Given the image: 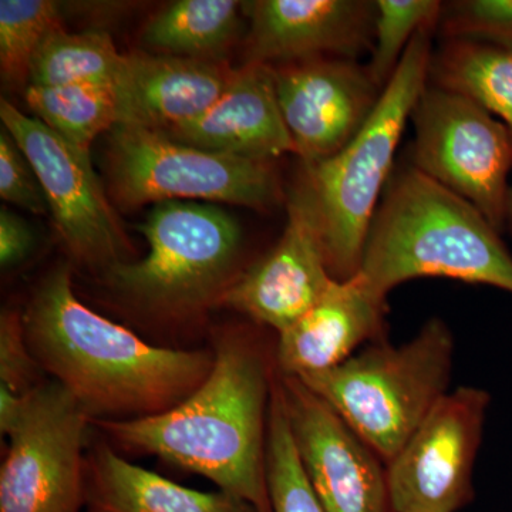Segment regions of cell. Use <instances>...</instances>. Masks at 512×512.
Here are the masks:
<instances>
[{
    "mask_svg": "<svg viewBox=\"0 0 512 512\" xmlns=\"http://www.w3.org/2000/svg\"><path fill=\"white\" fill-rule=\"evenodd\" d=\"M0 197L35 214L49 211L35 170L8 130H0Z\"/></svg>",
    "mask_w": 512,
    "mask_h": 512,
    "instance_id": "cell-28",
    "label": "cell"
},
{
    "mask_svg": "<svg viewBox=\"0 0 512 512\" xmlns=\"http://www.w3.org/2000/svg\"><path fill=\"white\" fill-rule=\"evenodd\" d=\"M453 362L451 330L434 318L403 345L382 340L333 369L296 379L387 464L448 393Z\"/></svg>",
    "mask_w": 512,
    "mask_h": 512,
    "instance_id": "cell-5",
    "label": "cell"
},
{
    "mask_svg": "<svg viewBox=\"0 0 512 512\" xmlns=\"http://www.w3.org/2000/svg\"><path fill=\"white\" fill-rule=\"evenodd\" d=\"M414 168L473 204L497 231L507 225L512 136L476 101L431 87L414 107Z\"/></svg>",
    "mask_w": 512,
    "mask_h": 512,
    "instance_id": "cell-8",
    "label": "cell"
},
{
    "mask_svg": "<svg viewBox=\"0 0 512 512\" xmlns=\"http://www.w3.org/2000/svg\"><path fill=\"white\" fill-rule=\"evenodd\" d=\"M234 72L214 60L126 55L116 87L120 124L168 131L191 123L220 99Z\"/></svg>",
    "mask_w": 512,
    "mask_h": 512,
    "instance_id": "cell-18",
    "label": "cell"
},
{
    "mask_svg": "<svg viewBox=\"0 0 512 512\" xmlns=\"http://www.w3.org/2000/svg\"><path fill=\"white\" fill-rule=\"evenodd\" d=\"M23 325L37 365L93 420L168 412L188 399L214 366V352L157 348L87 308L73 291L67 265L42 279Z\"/></svg>",
    "mask_w": 512,
    "mask_h": 512,
    "instance_id": "cell-1",
    "label": "cell"
},
{
    "mask_svg": "<svg viewBox=\"0 0 512 512\" xmlns=\"http://www.w3.org/2000/svg\"><path fill=\"white\" fill-rule=\"evenodd\" d=\"M375 5V42L367 70L383 90L416 33L437 22L441 5L436 0H379Z\"/></svg>",
    "mask_w": 512,
    "mask_h": 512,
    "instance_id": "cell-26",
    "label": "cell"
},
{
    "mask_svg": "<svg viewBox=\"0 0 512 512\" xmlns=\"http://www.w3.org/2000/svg\"><path fill=\"white\" fill-rule=\"evenodd\" d=\"M161 133L201 150L265 163L295 154L276 99L274 67L262 63L235 70L220 99L202 116Z\"/></svg>",
    "mask_w": 512,
    "mask_h": 512,
    "instance_id": "cell-17",
    "label": "cell"
},
{
    "mask_svg": "<svg viewBox=\"0 0 512 512\" xmlns=\"http://www.w3.org/2000/svg\"><path fill=\"white\" fill-rule=\"evenodd\" d=\"M274 373L252 340L221 336L210 376L183 403L156 416L93 423L128 450L163 458L272 512L266 436Z\"/></svg>",
    "mask_w": 512,
    "mask_h": 512,
    "instance_id": "cell-2",
    "label": "cell"
},
{
    "mask_svg": "<svg viewBox=\"0 0 512 512\" xmlns=\"http://www.w3.org/2000/svg\"><path fill=\"white\" fill-rule=\"evenodd\" d=\"M480 211L417 168L389 184L359 272L387 296L416 278H447L512 293V256Z\"/></svg>",
    "mask_w": 512,
    "mask_h": 512,
    "instance_id": "cell-3",
    "label": "cell"
},
{
    "mask_svg": "<svg viewBox=\"0 0 512 512\" xmlns=\"http://www.w3.org/2000/svg\"><path fill=\"white\" fill-rule=\"evenodd\" d=\"M430 73L436 87L500 117L512 136V47L454 39L434 57Z\"/></svg>",
    "mask_w": 512,
    "mask_h": 512,
    "instance_id": "cell-21",
    "label": "cell"
},
{
    "mask_svg": "<svg viewBox=\"0 0 512 512\" xmlns=\"http://www.w3.org/2000/svg\"><path fill=\"white\" fill-rule=\"evenodd\" d=\"M35 247V237L28 222L16 212L0 210V265L3 269L22 264Z\"/></svg>",
    "mask_w": 512,
    "mask_h": 512,
    "instance_id": "cell-30",
    "label": "cell"
},
{
    "mask_svg": "<svg viewBox=\"0 0 512 512\" xmlns=\"http://www.w3.org/2000/svg\"><path fill=\"white\" fill-rule=\"evenodd\" d=\"M126 55L104 32L69 33L63 26L43 40L33 60L29 86L100 83L117 87Z\"/></svg>",
    "mask_w": 512,
    "mask_h": 512,
    "instance_id": "cell-23",
    "label": "cell"
},
{
    "mask_svg": "<svg viewBox=\"0 0 512 512\" xmlns=\"http://www.w3.org/2000/svg\"><path fill=\"white\" fill-rule=\"evenodd\" d=\"M333 281L311 197L301 183L288 201V224L272 251L232 281L221 301L284 332Z\"/></svg>",
    "mask_w": 512,
    "mask_h": 512,
    "instance_id": "cell-14",
    "label": "cell"
},
{
    "mask_svg": "<svg viewBox=\"0 0 512 512\" xmlns=\"http://www.w3.org/2000/svg\"><path fill=\"white\" fill-rule=\"evenodd\" d=\"M266 483L272 512H323L303 470L275 375L266 436Z\"/></svg>",
    "mask_w": 512,
    "mask_h": 512,
    "instance_id": "cell-25",
    "label": "cell"
},
{
    "mask_svg": "<svg viewBox=\"0 0 512 512\" xmlns=\"http://www.w3.org/2000/svg\"><path fill=\"white\" fill-rule=\"evenodd\" d=\"M86 512H258L224 491L204 493L134 466L110 448L86 464Z\"/></svg>",
    "mask_w": 512,
    "mask_h": 512,
    "instance_id": "cell-19",
    "label": "cell"
},
{
    "mask_svg": "<svg viewBox=\"0 0 512 512\" xmlns=\"http://www.w3.org/2000/svg\"><path fill=\"white\" fill-rule=\"evenodd\" d=\"M279 110L305 167L338 154L375 110L380 87L352 59H313L274 69Z\"/></svg>",
    "mask_w": 512,
    "mask_h": 512,
    "instance_id": "cell-13",
    "label": "cell"
},
{
    "mask_svg": "<svg viewBox=\"0 0 512 512\" xmlns=\"http://www.w3.org/2000/svg\"><path fill=\"white\" fill-rule=\"evenodd\" d=\"M37 365L26 339L23 315L3 312L0 318V386L18 394L29 393L37 384Z\"/></svg>",
    "mask_w": 512,
    "mask_h": 512,
    "instance_id": "cell-29",
    "label": "cell"
},
{
    "mask_svg": "<svg viewBox=\"0 0 512 512\" xmlns=\"http://www.w3.org/2000/svg\"><path fill=\"white\" fill-rule=\"evenodd\" d=\"M433 26L420 29L380 94L375 110L335 156L306 168L305 185L333 279L359 271L380 194L407 120L426 90Z\"/></svg>",
    "mask_w": 512,
    "mask_h": 512,
    "instance_id": "cell-4",
    "label": "cell"
},
{
    "mask_svg": "<svg viewBox=\"0 0 512 512\" xmlns=\"http://www.w3.org/2000/svg\"><path fill=\"white\" fill-rule=\"evenodd\" d=\"M93 419L56 380L37 384L6 436L0 512H80L86 495L83 448Z\"/></svg>",
    "mask_w": 512,
    "mask_h": 512,
    "instance_id": "cell-9",
    "label": "cell"
},
{
    "mask_svg": "<svg viewBox=\"0 0 512 512\" xmlns=\"http://www.w3.org/2000/svg\"><path fill=\"white\" fill-rule=\"evenodd\" d=\"M249 63L299 62L332 53L355 59L372 46L376 5L357 0H258L244 3Z\"/></svg>",
    "mask_w": 512,
    "mask_h": 512,
    "instance_id": "cell-15",
    "label": "cell"
},
{
    "mask_svg": "<svg viewBox=\"0 0 512 512\" xmlns=\"http://www.w3.org/2000/svg\"><path fill=\"white\" fill-rule=\"evenodd\" d=\"M507 224L510 225L512 229V187L510 190V197H508Z\"/></svg>",
    "mask_w": 512,
    "mask_h": 512,
    "instance_id": "cell-31",
    "label": "cell"
},
{
    "mask_svg": "<svg viewBox=\"0 0 512 512\" xmlns=\"http://www.w3.org/2000/svg\"><path fill=\"white\" fill-rule=\"evenodd\" d=\"M62 26V6L50 0L0 2V70L12 89L29 87L33 60L43 40Z\"/></svg>",
    "mask_w": 512,
    "mask_h": 512,
    "instance_id": "cell-24",
    "label": "cell"
},
{
    "mask_svg": "<svg viewBox=\"0 0 512 512\" xmlns=\"http://www.w3.org/2000/svg\"><path fill=\"white\" fill-rule=\"evenodd\" d=\"M490 394L458 387L386 464L394 512H458L474 500L473 471Z\"/></svg>",
    "mask_w": 512,
    "mask_h": 512,
    "instance_id": "cell-10",
    "label": "cell"
},
{
    "mask_svg": "<svg viewBox=\"0 0 512 512\" xmlns=\"http://www.w3.org/2000/svg\"><path fill=\"white\" fill-rule=\"evenodd\" d=\"M443 30L454 39L493 40L512 47V0H464L450 3Z\"/></svg>",
    "mask_w": 512,
    "mask_h": 512,
    "instance_id": "cell-27",
    "label": "cell"
},
{
    "mask_svg": "<svg viewBox=\"0 0 512 512\" xmlns=\"http://www.w3.org/2000/svg\"><path fill=\"white\" fill-rule=\"evenodd\" d=\"M107 154L113 195L127 207L205 200L268 210L282 198L271 164L201 150L136 124L111 130Z\"/></svg>",
    "mask_w": 512,
    "mask_h": 512,
    "instance_id": "cell-7",
    "label": "cell"
},
{
    "mask_svg": "<svg viewBox=\"0 0 512 512\" xmlns=\"http://www.w3.org/2000/svg\"><path fill=\"white\" fill-rule=\"evenodd\" d=\"M244 3L178 0L150 19L143 42L161 55L214 60L234 43Z\"/></svg>",
    "mask_w": 512,
    "mask_h": 512,
    "instance_id": "cell-20",
    "label": "cell"
},
{
    "mask_svg": "<svg viewBox=\"0 0 512 512\" xmlns=\"http://www.w3.org/2000/svg\"><path fill=\"white\" fill-rule=\"evenodd\" d=\"M25 100L37 119L86 154L99 134L121 121L119 96L109 84L29 86Z\"/></svg>",
    "mask_w": 512,
    "mask_h": 512,
    "instance_id": "cell-22",
    "label": "cell"
},
{
    "mask_svg": "<svg viewBox=\"0 0 512 512\" xmlns=\"http://www.w3.org/2000/svg\"><path fill=\"white\" fill-rule=\"evenodd\" d=\"M386 295L359 271L333 279L318 302L279 333L275 370L303 377L346 362L363 343L382 342L386 329Z\"/></svg>",
    "mask_w": 512,
    "mask_h": 512,
    "instance_id": "cell-16",
    "label": "cell"
},
{
    "mask_svg": "<svg viewBox=\"0 0 512 512\" xmlns=\"http://www.w3.org/2000/svg\"><path fill=\"white\" fill-rule=\"evenodd\" d=\"M275 376L303 470L323 512H394L382 458L301 380L276 370Z\"/></svg>",
    "mask_w": 512,
    "mask_h": 512,
    "instance_id": "cell-12",
    "label": "cell"
},
{
    "mask_svg": "<svg viewBox=\"0 0 512 512\" xmlns=\"http://www.w3.org/2000/svg\"><path fill=\"white\" fill-rule=\"evenodd\" d=\"M3 127L15 138L45 192L55 227L74 258L113 268L128 251L90 154L70 146L37 117L0 101Z\"/></svg>",
    "mask_w": 512,
    "mask_h": 512,
    "instance_id": "cell-11",
    "label": "cell"
},
{
    "mask_svg": "<svg viewBox=\"0 0 512 512\" xmlns=\"http://www.w3.org/2000/svg\"><path fill=\"white\" fill-rule=\"evenodd\" d=\"M137 228L148 254L109 269L111 285L131 301L151 311L191 312L221 299L232 284L241 228L217 205L161 202Z\"/></svg>",
    "mask_w": 512,
    "mask_h": 512,
    "instance_id": "cell-6",
    "label": "cell"
}]
</instances>
